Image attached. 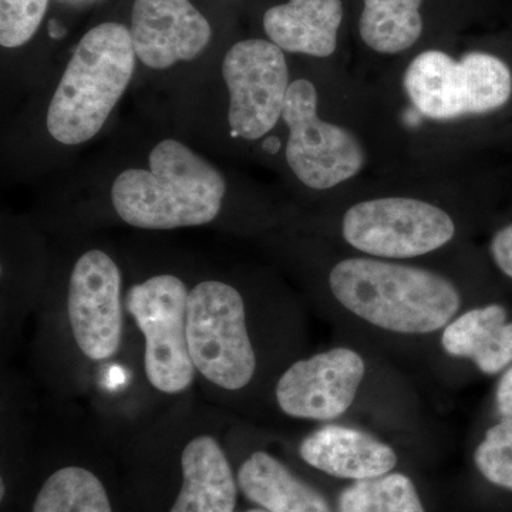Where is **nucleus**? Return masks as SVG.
Returning <instances> with one entry per match:
<instances>
[{
	"label": "nucleus",
	"instance_id": "obj_1",
	"mask_svg": "<svg viewBox=\"0 0 512 512\" xmlns=\"http://www.w3.org/2000/svg\"><path fill=\"white\" fill-rule=\"evenodd\" d=\"M328 288L348 319L396 339L440 335L464 311L463 292L434 269L357 255L330 268Z\"/></svg>",
	"mask_w": 512,
	"mask_h": 512
},
{
	"label": "nucleus",
	"instance_id": "obj_19",
	"mask_svg": "<svg viewBox=\"0 0 512 512\" xmlns=\"http://www.w3.org/2000/svg\"><path fill=\"white\" fill-rule=\"evenodd\" d=\"M32 512H113L100 478L83 467H63L47 478Z\"/></svg>",
	"mask_w": 512,
	"mask_h": 512
},
{
	"label": "nucleus",
	"instance_id": "obj_16",
	"mask_svg": "<svg viewBox=\"0 0 512 512\" xmlns=\"http://www.w3.org/2000/svg\"><path fill=\"white\" fill-rule=\"evenodd\" d=\"M183 485L170 512H234L238 481L214 437L192 439L181 454Z\"/></svg>",
	"mask_w": 512,
	"mask_h": 512
},
{
	"label": "nucleus",
	"instance_id": "obj_6",
	"mask_svg": "<svg viewBox=\"0 0 512 512\" xmlns=\"http://www.w3.org/2000/svg\"><path fill=\"white\" fill-rule=\"evenodd\" d=\"M340 232L359 255L407 261L447 247L457 227L439 205L410 197H382L352 205L343 215Z\"/></svg>",
	"mask_w": 512,
	"mask_h": 512
},
{
	"label": "nucleus",
	"instance_id": "obj_14",
	"mask_svg": "<svg viewBox=\"0 0 512 512\" xmlns=\"http://www.w3.org/2000/svg\"><path fill=\"white\" fill-rule=\"evenodd\" d=\"M439 343L451 359L470 360L483 375L512 366V322L500 303L464 309L441 330Z\"/></svg>",
	"mask_w": 512,
	"mask_h": 512
},
{
	"label": "nucleus",
	"instance_id": "obj_24",
	"mask_svg": "<svg viewBox=\"0 0 512 512\" xmlns=\"http://www.w3.org/2000/svg\"><path fill=\"white\" fill-rule=\"evenodd\" d=\"M495 409L500 419L512 420V366L508 367L498 380Z\"/></svg>",
	"mask_w": 512,
	"mask_h": 512
},
{
	"label": "nucleus",
	"instance_id": "obj_26",
	"mask_svg": "<svg viewBox=\"0 0 512 512\" xmlns=\"http://www.w3.org/2000/svg\"><path fill=\"white\" fill-rule=\"evenodd\" d=\"M244 512H268L264 510V508H252V510L244 511Z\"/></svg>",
	"mask_w": 512,
	"mask_h": 512
},
{
	"label": "nucleus",
	"instance_id": "obj_21",
	"mask_svg": "<svg viewBox=\"0 0 512 512\" xmlns=\"http://www.w3.org/2000/svg\"><path fill=\"white\" fill-rule=\"evenodd\" d=\"M473 460L488 483L512 491V420L500 419L485 430Z\"/></svg>",
	"mask_w": 512,
	"mask_h": 512
},
{
	"label": "nucleus",
	"instance_id": "obj_22",
	"mask_svg": "<svg viewBox=\"0 0 512 512\" xmlns=\"http://www.w3.org/2000/svg\"><path fill=\"white\" fill-rule=\"evenodd\" d=\"M50 0H0V45H28L45 19Z\"/></svg>",
	"mask_w": 512,
	"mask_h": 512
},
{
	"label": "nucleus",
	"instance_id": "obj_7",
	"mask_svg": "<svg viewBox=\"0 0 512 512\" xmlns=\"http://www.w3.org/2000/svg\"><path fill=\"white\" fill-rule=\"evenodd\" d=\"M190 291L173 274L150 276L131 286L127 312L144 336V369L158 392L180 394L195 379L187 338V303Z\"/></svg>",
	"mask_w": 512,
	"mask_h": 512
},
{
	"label": "nucleus",
	"instance_id": "obj_8",
	"mask_svg": "<svg viewBox=\"0 0 512 512\" xmlns=\"http://www.w3.org/2000/svg\"><path fill=\"white\" fill-rule=\"evenodd\" d=\"M318 90L308 79L289 86L282 120L288 127L286 163L309 190H332L352 180L365 164L359 138L319 116Z\"/></svg>",
	"mask_w": 512,
	"mask_h": 512
},
{
	"label": "nucleus",
	"instance_id": "obj_10",
	"mask_svg": "<svg viewBox=\"0 0 512 512\" xmlns=\"http://www.w3.org/2000/svg\"><path fill=\"white\" fill-rule=\"evenodd\" d=\"M369 372V362L360 350L335 346L285 369L276 382V403L292 419L333 423L355 409Z\"/></svg>",
	"mask_w": 512,
	"mask_h": 512
},
{
	"label": "nucleus",
	"instance_id": "obj_2",
	"mask_svg": "<svg viewBox=\"0 0 512 512\" xmlns=\"http://www.w3.org/2000/svg\"><path fill=\"white\" fill-rule=\"evenodd\" d=\"M227 180L220 168L178 138L151 147L146 164L114 177L110 202L124 224L150 231L202 227L220 217Z\"/></svg>",
	"mask_w": 512,
	"mask_h": 512
},
{
	"label": "nucleus",
	"instance_id": "obj_20",
	"mask_svg": "<svg viewBox=\"0 0 512 512\" xmlns=\"http://www.w3.org/2000/svg\"><path fill=\"white\" fill-rule=\"evenodd\" d=\"M338 512H426L412 478L403 473L355 481L339 494Z\"/></svg>",
	"mask_w": 512,
	"mask_h": 512
},
{
	"label": "nucleus",
	"instance_id": "obj_9",
	"mask_svg": "<svg viewBox=\"0 0 512 512\" xmlns=\"http://www.w3.org/2000/svg\"><path fill=\"white\" fill-rule=\"evenodd\" d=\"M221 73L231 137L256 141L268 136L282 119L291 86L284 50L271 40H241L225 53Z\"/></svg>",
	"mask_w": 512,
	"mask_h": 512
},
{
	"label": "nucleus",
	"instance_id": "obj_23",
	"mask_svg": "<svg viewBox=\"0 0 512 512\" xmlns=\"http://www.w3.org/2000/svg\"><path fill=\"white\" fill-rule=\"evenodd\" d=\"M490 254L495 266L512 279V224L495 232L491 239Z\"/></svg>",
	"mask_w": 512,
	"mask_h": 512
},
{
	"label": "nucleus",
	"instance_id": "obj_4",
	"mask_svg": "<svg viewBox=\"0 0 512 512\" xmlns=\"http://www.w3.org/2000/svg\"><path fill=\"white\" fill-rule=\"evenodd\" d=\"M188 348L202 377L228 390L245 389L254 380L258 357L241 292L227 282L202 281L187 303Z\"/></svg>",
	"mask_w": 512,
	"mask_h": 512
},
{
	"label": "nucleus",
	"instance_id": "obj_5",
	"mask_svg": "<svg viewBox=\"0 0 512 512\" xmlns=\"http://www.w3.org/2000/svg\"><path fill=\"white\" fill-rule=\"evenodd\" d=\"M404 89L423 116L451 120L504 107L512 96V73L490 53H467L454 60L440 50H427L407 67Z\"/></svg>",
	"mask_w": 512,
	"mask_h": 512
},
{
	"label": "nucleus",
	"instance_id": "obj_13",
	"mask_svg": "<svg viewBox=\"0 0 512 512\" xmlns=\"http://www.w3.org/2000/svg\"><path fill=\"white\" fill-rule=\"evenodd\" d=\"M299 456L308 466L340 480H369L392 473L396 450L370 431L349 424L325 423L303 437Z\"/></svg>",
	"mask_w": 512,
	"mask_h": 512
},
{
	"label": "nucleus",
	"instance_id": "obj_17",
	"mask_svg": "<svg viewBox=\"0 0 512 512\" xmlns=\"http://www.w3.org/2000/svg\"><path fill=\"white\" fill-rule=\"evenodd\" d=\"M237 481L242 494L268 512H333L325 495L266 451L242 463Z\"/></svg>",
	"mask_w": 512,
	"mask_h": 512
},
{
	"label": "nucleus",
	"instance_id": "obj_3",
	"mask_svg": "<svg viewBox=\"0 0 512 512\" xmlns=\"http://www.w3.org/2000/svg\"><path fill=\"white\" fill-rule=\"evenodd\" d=\"M130 29L104 22L84 33L47 103L45 127L55 143L79 147L99 136L137 69Z\"/></svg>",
	"mask_w": 512,
	"mask_h": 512
},
{
	"label": "nucleus",
	"instance_id": "obj_25",
	"mask_svg": "<svg viewBox=\"0 0 512 512\" xmlns=\"http://www.w3.org/2000/svg\"><path fill=\"white\" fill-rule=\"evenodd\" d=\"M0 495H2V498L5 497V481L2 480V483H0Z\"/></svg>",
	"mask_w": 512,
	"mask_h": 512
},
{
	"label": "nucleus",
	"instance_id": "obj_15",
	"mask_svg": "<svg viewBox=\"0 0 512 512\" xmlns=\"http://www.w3.org/2000/svg\"><path fill=\"white\" fill-rule=\"evenodd\" d=\"M342 0H289L264 15L268 40L284 52L329 57L338 47Z\"/></svg>",
	"mask_w": 512,
	"mask_h": 512
},
{
	"label": "nucleus",
	"instance_id": "obj_11",
	"mask_svg": "<svg viewBox=\"0 0 512 512\" xmlns=\"http://www.w3.org/2000/svg\"><path fill=\"white\" fill-rule=\"evenodd\" d=\"M121 285L119 265L101 249H89L80 255L70 274V328L77 348L94 362L119 352L123 338Z\"/></svg>",
	"mask_w": 512,
	"mask_h": 512
},
{
	"label": "nucleus",
	"instance_id": "obj_12",
	"mask_svg": "<svg viewBox=\"0 0 512 512\" xmlns=\"http://www.w3.org/2000/svg\"><path fill=\"white\" fill-rule=\"evenodd\" d=\"M128 29L138 63L156 72L194 62L212 40L211 23L191 0H134Z\"/></svg>",
	"mask_w": 512,
	"mask_h": 512
},
{
	"label": "nucleus",
	"instance_id": "obj_18",
	"mask_svg": "<svg viewBox=\"0 0 512 512\" xmlns=\"http://www.w3.org/2000/svg\"><path fill=\"white\" fill-rule=\"evenodd\" d=\"M360 37L370 49L397 55L410 49L423 33V0H363Z\"/></svg>",
	"mask_w": 512,
	"mask_h": 512
}]
</instances>
